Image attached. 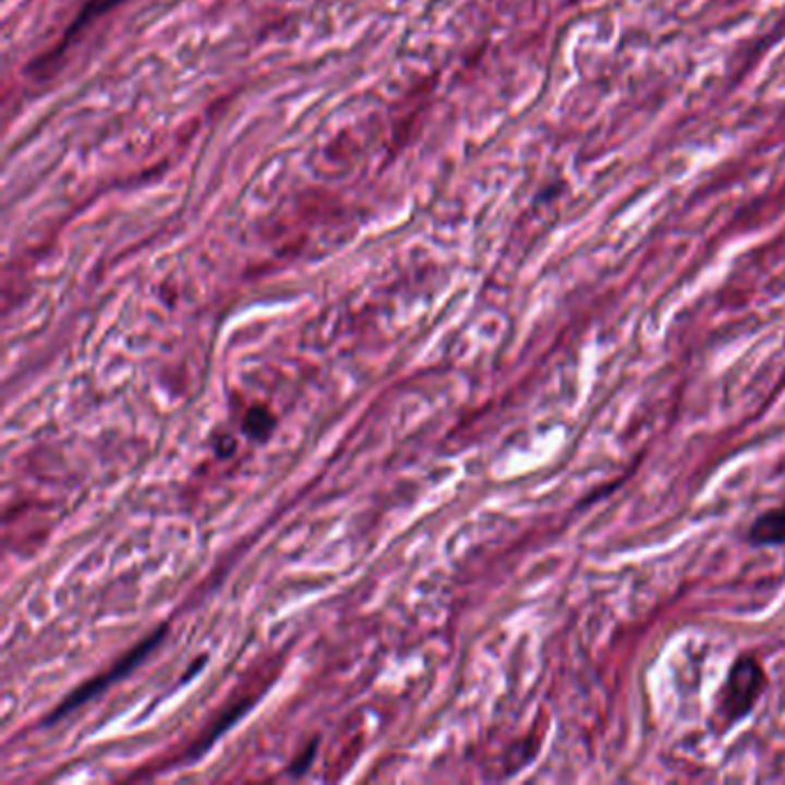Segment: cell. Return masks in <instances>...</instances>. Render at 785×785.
<instances>
[{
  "label": "cell",
  "mask_w": 785,
  "mask_h": 785,
  "mask_svg": "<svg viewBox=\"0 0 785 785\" xmlns=\"http://www.w3.org/2000/svg\"><path fill=\"white\" fill-rule=\"evenodd\" d=\"M768 689V671L756 654L741 652L728 668L726 679L714 698L712 726L716 733H726L739 721L747 718Z\"/></svg>",
  "instance_id": "obj_1"
},
{
  "label": "cell",
  "mask_w": 785,
  "mask_h": 785,
  "mask_svg": "<svg viewBox=\"0 0 785 785\" xmlns=\"http://www.w3.org/2000/svg\"><path fill=\"white\" fill-rule=\"evenodd\" d=\"M164 633H167V627H159L155 633H150L146 640H143V643L141 645H136L132 652H128L125 654V659H120L118 661V664L111 668V671H105V673H101L99 677H95V679H90V681H86V685H81L78 689H74L63 702H60V705L49 714V718H47V723H53V721H58V718H63L65 714H70V712H74V708H78V705H84V702L86 700H90L93 696H97V693H101V691H105L109 685H111V681H116V679H120L122 675H128L136 664H141V661L143 659H146L159 643H161V638H164Z\"/></svg>",
  "instance_id": "obj_2"
},
{
  "label": "cell",
  "mask_w": 785,
  "mask_h": 785,
  "mask_svg": "<svg viewBox=\"0 0 785 785\" xmlns=\"http://www.w3.org/2000/svg\"><path fill=\"white\" fill-rule=\"evenodd\" d=\"M120 3H125V0H86L84 8H81V12L72 19V24L65 31L63 39H60V43L51 51H47L43 58L35 60V63L31 65L28 72L33 74V78H39V81L49 78V74H53V70L58 68L60 60H63L68 49L76 43V37L84 31H88L97 22V19L113 12Z\"/></svg>",
  "instance_id": "obj_3"
},
{
  "label": "cell",
  "mask_w": 785,
  "mask_h": 785,
  "mask_svg": "<svg viewBox=\"0 0 785 785\" xmlns=\"http://www.w3.org/2000/svg\"><path fill=\"white\" fill-rule=\"evenodd\" d=\"M751 546H781L785 544V503L760 514L749 530Z\"/></svg>",
  "instance_id": "obj_4"
}]
</instances>
